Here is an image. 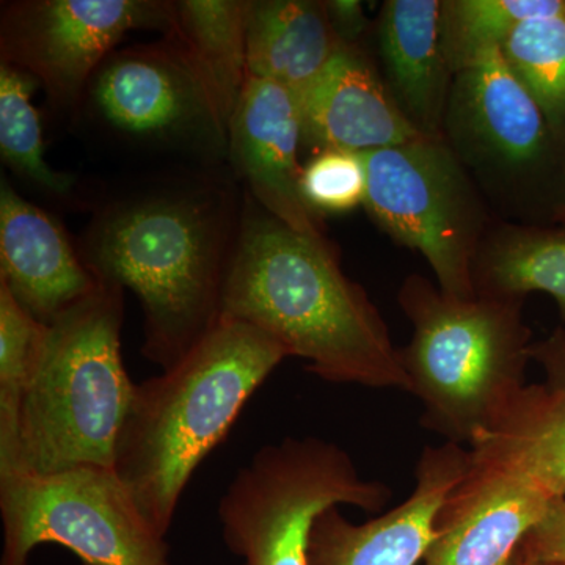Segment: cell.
Returning <instances> with one entry per match:
<instances>
[{"instance_id": "ffe728a7", "label": "cell", "mask_w": 565, "mask_h": 565, "mask_svg": "<svg viewBox=\"0 0 565 565\" xmlns=\"http://www.w3.org/2000/svg\"><path fill=\"white\" fill-rule=\"evenodd\" d=\"M478 296L525 300L550 294L565 322V226L493 223L473 267Z\"/></svg>"}, {"instance_id": "e0dca14e", "label": "cell", "mask_w": 565, "mask_h": 565, "mask_svg": "<svg viewBox=\"0 0 565 565\" xmlns=\"http://www.w3.org/2000/svg\"><path fill=\"white\" fill-rule=\"evenodd\" d=\"M386 88L416 131L444 137L452 74L441 46V0H386L377 22Z\"/></svg>"}, {"instance_id": "5b68a950", "label": "cell", "mask_w": 565, "mask_h": 565, "mask_svg": "<svg viewBox=\"0 0 565 565\" xmlns=\"http://www.w3.org/2000/svg\"><path fill=\"white\" fill-rule=\"evenodd\" d=\"M397 302L414 326L401 362L423 405V426L449 444H475L525 386V300L460 299L414 274Z\"/></svg>"}, {"instance_id": "277c9868", "label": "cell", "mask_w": 565, "mask_h": 565, "mask_svg": "<svg viewBox=\"0 0 565 565\" xmlns=\"http://www.w3.org/2000/svg\"><path fill=\"white\" fill-rule=\"evenodd\" d=\"M125 289L98 288L47 323L22 396L11 473L114 468L136 384L121 355Z\"/></svg>"}, {"instance_id": "5bb4252c", "label": "cell", "mask_w": 565, "mask_h": 565, "mask_svg": "<svg viewBox=\"0 0 565 565\" xmlns=\"http://www.w3.org/2000/svg\"><path fill=\"white\" fill-rule=\"evenodd\" d=\"M553 498L525 476L470 456L446 498L423 565H505Z\"/></svg>"}, {"instance_id": "9c48e42d", "label": "cell", "mask_w": 565, "mask_h": 565, "mask_svg": "<svg viewBox=\"0 0 565 565\" xmlns=\"http://www.w3.org/2000/svg\"><path fill=\"white\" fill-rule=\"evenodd\" d=\"M444 137L484 196L512 212L530 200L565 147L500 47L455 74Z\"/></svg>"}, {"instance_id": "9a60e30c", "label": "cell", "mask_w": 565, "mask_h": 565, "mask_svg": "<svg viewBox=\"0 0 565 565\" xmlns=\"http://www.w3.org/2000/svg\"><path fill=\"white\" fill-rule=\"evenodd\" d=\"M302 145L363 152L396 147L424 134L397 107L384 77L360 46H345L299 96Z\"/></svg>"}, {"instance_id": "d4e9b609", "label": "cell", "mask_w": 565, "mask_h": 565, "mask_svg": "<svg viewBox=\"0 0 565 565\" xmlns=\"http://www.w3.org/2000/svg\"><path fill=\"white\" fill-rule=\"evenodd\" d=\"M46 333L47 323L33 318L0 282V475L14 463L21 401Z\"/></svg>"}, {"instance_id": "f1b7e54d", "label": "cell", "mask_w": 565, "mask_h": 565, "mask_svg": "<svg viewBox=\"0 0 565 565\" xmlns=\"http://www.w3.org/2000/svg\"><path fill=\"white\" fill-rule=\"evenodd\" d=\"M531 360L541 363L546 384L565 386V330L556 329L546 340L531 344Z\"/></svg>"}, {"instance_id": "7c38bea8", "label": "cell", "mask_w": 565, "mask_h": 565, "mask_svg": "<svg viewBox=\"0 0 565 565\" xmlns=\"http://www.w3.org/2000/svg\"><path fill=\"white\" fill-rule=\"evenodd\" d=\"M299 98L275 82L247 76L228 122V151L252 199L289 228L327 237L322 215L305 200L299 163Z\"/></svg>"}, {"instance_id": "603a6c76", "label": "cell", "mask_w": 565, "mask_h": 565, "mask_svg": "<svg viewBox=\"0 0 565 565\" xmlns=\"http://www.w3.org/2000/svg\"><path fill=\"white\" fill-rule=\"evenodd\" d=\"M500 50L552 131L565 143V14L522 22Z\"/></svg>"}, {"instance_id": "2e32d148", "label": "cell", "mask_w": 565, "mask_h": 565, "mask_svg": "<svg viewBox=\"0 0 565 565\" xmlns=\"http://www.w3.org/2000/svg\"><path fill=\"white\" fill-rule=\"evenodd\" d=\"M0 282L43 323L99 285L61 223L7 181L0 185Z\"/></svg>"}, {"instance_id": "6da1fadb", "label": "cell", "mask_w": 565, "mask_h": 565, "mask_svg": "<svg viewBox=\"0 0 565 565\" xmlns=\"http://www.w3.org/2000/svg\"><path fill=\"white\" fill-rule=\"evenodd\" d=\"M243 210L222 182H174L122 196L93 218L79 253L96 280L131 289L141 353L170 370L222 319Z\"/></svg>"}, {"instance_id": "ac0fdd59", "label": "cell", "mask_w": 565, "mask_h": 565, "mask_svg": "<svg viewBox=\"0 0 565 565\" xmlns=\"http://www.w3.org/2000/svg\"><path fill=\"white\" fill-rule=\"evenodd\" d=\"M345 44L326 2L248 0L247 74L282 85L299 98Z\"/></svg>"}, {"instance_id": "4fadbf2b", "label": "cell", "mask_w": 565, "mask_h": 565, "mask_svg": "<svg viewBox=\"0 0 565 565\" xmlns=\"http://www.w3.org/2000/svg\"><path fill=\"white\" fill-rule=\"evenodd\" d=\"M470 451L457 444L426 446L416 465L414 493L393 511L353 525L337 508L316 520L310 565H416L437 535L446 498L462 481Z\"/></svg>"}, {"instance_id": "4316f807", "label": "cell", "mask_w": 565, "mask_h": 565, "mask_svg": "<svg viewBox=\"0 0 565 565\" xmlns=\"http://www.w3.org/2000/svg\"><path fill=\"white\" fill-rule=\"evenodd\" d=\"M514 557L531 563L565 564V500L553 501L544 519L523 539Z\"/></svg>"}, {"instance_id": "3957f363", "label": "cell", "mask_w": 565, "mask_h": 565, "mask_svg": "<svg viewBox=\"0 0 565 565\" xmlns=\"http://www.w3.org/2000/svg\"><path fill=\"white\" fill-rule=\"evenodd\" d=\"M286 359V349L262 330L222 318L180 363L136 384L114 471L161 537L196 468Z\"/></svg>"}, {"instance_id": "52a82bcc", "label": "cell", "mask_w": 565, "mask_h": 565, "mask_svg": "<svg viewBox=\"0 0 565 565\" xmlns=\"http://www.w3.org/2000/svg\"><path fill=\"white\" fill-rule=\"evenodd\" d=\"M363 206L396 244L422 253L449 296H476L473 267L493 225L484 193L445 137L363 152Z\"/></svg>"}, {"instance_id": "cb8c5ba5", "label": "cell", "mask_w": 565, "mask_h": 565, "mask_svg": "<svg viewBox=\"0 0 565 565\" xmlns=\"http://www.w3.org/2000/svg\"><path fill=\"white\" fill-rule=\"evenodd\" d=\"M36 84L24 71L0 63V154L13 172L41 191L66 195L74 178L52 169L44 158L40 115L32 104Z\"/></svg>"}, {"instance_id": "8fae6325", "label": "cell", "mask_w": 565, "mask_h": 565, "mask_svg": "<svg viewBox=\"0 0 565 565\" xmlns=\"http://www.w3.org/2000/svg\"><path fill=\"white\" fill-rule=\"evenodd\" d=\"M93 103L118 131L140 139L228 145V122L214 93L177 40L115 51L96 71Z\"/></svg>"}, {"instance_id": "44dd1931", "label": "cell", "mask_w": 565, "mask_h": 565, "mask_svg": "<svg viewBox=\"0 0 565 565\" xmlns=\"http://www.w3.org/2000/svg\"><path fill=\"white\" fill-rule=\"evenodd\" d=\"M248 0H180L173 2L177 40L210 85L226 122L247 81Z\"/></svg>"}, {"instance_id": "ba28073f", "label": "cell", "mask_w": 565, "mask_h": 565, "mask_svg": "<svg viewBox=\"0 0 565 565\" xmlns=\"http://www.w3.org/2000/svg\"><path fill=\"white\" fill-rule=\"evenodd\" d=\"M0 565H31L43 544L84 565H172L169 546L147 522L114 468L0 476Z\"/></svg>"}, {"instance_id": "484cf974", "label": "cell", "mask_w": 565, "mask_h": 565, "mask_svg": "<svg viewBox=\"0 0 565 565\" xmlns=\"http://www.w3.org/2000/svg\"><path fill=\"white\" fill-rule=\"evenodd\" d=\"M305 200L319 214L348 212L360 206L366 195L363 154L345 150H323L303 167Z\"/></svg>"}, {"instance_id": "8992f818", "label": "cell", "mask_w": 565, "mask_h": 565, "mask_svg": "<svg viewBox=\"0 0 565 565\" xmlns=\"http://www.w3.org/2000/svg\"><path fill=\"white\" fill-rule=\"evenodd\" d=\"M384 482L366 481L351 456L318 437H288L259 449L218 503L223 541L244 565H310L316 520L340 504L382 511Z\"/></svg>"}, {"instance_id": "f546056e", "label": "cell", "mask_w": 565, "mask_h": 565, "mask_svg": "<svg viewBox=\"0 0 565 565\" xmlns=\"http://www.w3.org/2000/svg\"><path fill=\"white\" fill-rule=\"evenodd\" d=\"M505 565H565V564H556V563H531V561H523L519 559V557H511V561H509Z\"/></svg>"}, {"instance_id": "d6986e66", "label": "cell", "mask_w": 565, "mask_h": 565, "mask_svg": "<svg viewBox=\"0 0 565 565\" xmlns=\"http://www.w3.org/2000/svg\"><path fill=\"white\" fill-rule=\"evenodd\" d=\"M470 446L475 460L515 471L565 500V386H523Z\"/></svg>"}, {"instance_id": "30bf717a", "label": "cell", "mask_w": 565, "mask_h": 565, "mask_svg": "<svg viewBox=\"0 0 565 565\" xmlns=\"http://www.w3.org/2000/svg\"><path fill=\"white\" fill-rule=\"evenodd\" d=\"M173 2L21 0L3 6L0 63L24 71L51 102L74 109L115 46L129 32L172 28Z\"/></svg>"}, {"instance_id": "7402d4cb", "label": "cell", "mask_w": 565, "mask_h": 565, "mask_svg": "<svg viewBox=\"0 0 565 565\" xmlns=\"http://www.w3.org/2000/svg\"><path fill=\"white\" fill-rule=\"evenodd\" d=\"M565 14V0H441V46L452 74L500 47L516 25Z\"/></svg>"}, {"instance_id": "7a4b0ae2", "label": "cell", "mask_w": 565, "mask_h": 565, "mask_svg": "<svg viewBox=\"0 0 565 565\" xmlns=\"http://www.w3.org/2000/svg\"><path fill=\"white\" fill-rule=\"evenodd\" d=\"M222 318L262 330L332 384L411 393L381 311L327 237L289 228L252 196L223 291Z\"/></svg>"}, {"instance_id": "83f0119b", "label": "cell", "mask_w": 565, "mask_h": 565, "mask_svg": "<svg viewBox=\"0 0 565 565\" xmlns=\"http://www.w3.org/2000/svg\"><path fill=\"white\" fill-rule=\"evenodd\" d=\"M326 10L338 39L348 46H359V40L370 28L363 3L359 0H327Z\"/></svg>"}]
</instances>
